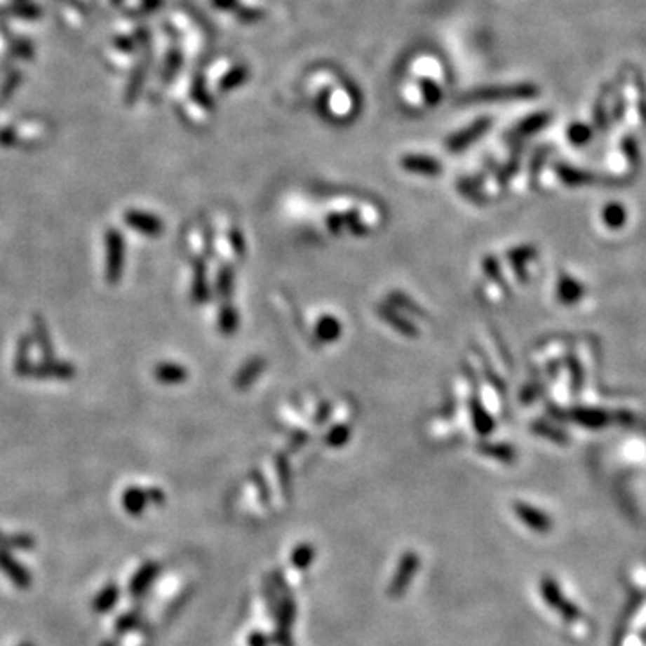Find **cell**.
I'll return each mask as SVG.
<instances>
[{
    "mask_svg": "<svg viewBox=\"0 0 646 646\" xmlns=\"http://www.w3.org/2000/svg\"><path fill=\"white\" fill-rule=\"evenodd\" d=\"M420 567V557L415 551H406L398 560L397 569H395V574L391 578L390 586H388V594L391 598H401L406 594L408 587L413 581L415 574L419 571Z\"/></svg>",
    "mask_w": 646,
    "mask_h": 646,
    "instance_id": "obj_1",
    "label": "cell"
},
{
    "mask_svg": "<svg viewBox=\"0 0 646 646\" xmlns=\"http://www.w3.org/2000/svg\"><path fill=\"white\" fill-rule=\"evenodd\" d=\"M541 594L544 598V602L548 603L551 609L557 610L558 614H562V618L565 621H574L577 618H580V612H578L577 605L569 602L567 598L562 594V591L558 589L557 581L553 580V578H542L541 581Z\"/></svg>",
    "mask_w": 646,
    "mask_h": 646,
    "instance_id": "obj_2",
    "label": "cell"
},
{
    "mask_svg": "<svg viewBox=\"0 0 646 646\" xmlns=\"http://www.w3.org/2000/svg\"><path fill=\"white\" fill-rule=\"evenodd\" d=\"M533 94L530 86H494V88H478L464 95L462 102H497L503 99L528 97Z\"/></svg>",
    "mask_w": 646,
    "mask_h": 646,
    "instance_id": "obj_3",
    "label": "cell"
},
{
    "mask_svg": "<svg viewBox=\"0 0 646 646\" xmlns=\"http://www.w3.org/2000/svg\"><path fill=\"white\" fill-rule=\"evenodd\" d=\"M295 616H297V607H295V600L291 598V594L284 598L278 605V612H276V632H275V642L278 646H289L291 642V626L295 623Z\"/></svg>",
    "mask_w": 646,
    "mask_h": 646,
    "instance_id": "obj_4",
    "label": "cell"
},
{
    "mask_svg": "<svg viewBox=\"0 0 646 646\" xmlns=\"http://www.w3.org/2000/svg\"><path fill=\"white\" fill-rule=\"evenodd\" d=\"M488 128H490V121H488V119H480V121L472 122L471 126H467L465 130L458 131V133L449 137L448 149L451 151V153H459V151L467 149L472 142H476L478 138L483 137V133Z\"/></svg>",
    "mask_w": 646,
    "mask_h": 646,
    "instance_id": "obj_5",
    "label": "cell"
},
{
    "mask_svg": "<svg viewBox=\"0 0 646 646\" xmlns=\"http://www.w3.org/2000/svg\"><path fill=\"white\" fill-rule=\"evenodd\" d=\"M513 512L517 513V517L528 528L535 530L537 533H548L551 530V519L544 512L535 509V506H530V504L525 503H516L513 504Z\"/></svg>",
    "mask_w": 646,
    "mask_h": 646,
    "instance_id": "obj_6",
    "label": "cell"
},
{
    "mask_svg": "<svg viewBox=\"0 0 646 646\" xmlns=\"http://www.w3.org/2000/svg\"><path fill=\"white\" fill-rule=\"evenodd\" d=\"M401 166L413 175L422 176H438L442 171V163L427 155H406L401 160Z\"/></svg>",
    "mask_w": 646,
    "mask_h": 646,
    "instance_id": "obj_7",
    "label": "cell"
},
{
    "mask_svg": "<svg viewBox=\"0 0 646 646\" xmlns=\"http://www.w3.org/2000/svg\"><path fill=\"white\" fill-rule=\"evenodd\" d=\"M0 571H4L6 577L20 589H27L31 586V574L27 573V569L18 564L4 549H0Z\"/></svg>",
    "mask_w": 646,
    "mask_h": 646,
    "instance_id": "obj_8",
    "label": "cell"
},
{
    "mask_svg": "<svg viewBox=\"0 0 646 646\" xmlns=\"http://www.w3.org/2000/svg\"><path fill=\"white\" fill-rule=\"evenodd\" d=\"M159 573L160 565L156 564V562H146V564L133 574V578H131L130 593L133 594V596H142V594L149 589L151 584L156 580Z\"/></svg>",
    "mask_w": 646,
    "mask_h": 646,
    "instance_id": "obj_9",
    "label": "cell"
},
{
    "mask_svg": "<svg viewBox=\"0 0 646 646\" xmlns=\"http://www.w3.org/2000/svg\"><path fill=\"white\" fill-rule=\"evenodd\" d=\"M149 503V494L137 487L128 488V490L124 492V496H122V506H124V510H126L128 513H131V516H140V513L147 509V504Z\"/></svg>",
    "mask_w": 646,
    "mask_h": 646,
    "instance_id": "obj_10",
    "label": "cell"
},
{
    "mask_svg": "<svg viewBox=\"0 0 646 646\" xmlns=\"http://www.w3.org/2000/svg\"><path fill=\"white\" fill-rule=\"evenodd\" d=\"M119 596H121V591H119L117 584H108L94 598V610L95 612H108L115 607Z\"/></svg>",
    "mask_w": 646,
    "mask_h": 646,
    "instance_id": "obj_11",
    "label": "cell"
},
{
    "mask_svg": "<svg viewBox=\"0 0 646 646\" xmlns=\"http://www.w3.org/2000/svg\"><path fill=\"white\" fill-rule=\"evenodd\" d=\"M314 332H316V336L320 337L321 342H336L337 337L342 336V325H339V321L336 318L325 314L318 321Z\"/></svg>",
    "mask_w": 646,
    "mask_h": 646,
    "instance_id": "obj_12",
    "label": "cell"
},
{
    "mask_svg": "<svg viewBox=\"0 0 646 646\" xmlns=\"http://www.w3.org/2000/svg\"><path fill=\"white\" fill-rule=\"evenodd\" d=\"M314 557H316V549H314V546L309 544V542H304V544H298L297 548L293 549V553H291V564H293V567L298 569V571H305V569L313 564Z\"/></svg>",
    "mask_w": 646,
    "mask_h": 646,
    "instance_id": "obj_13",
    "label": "cell"
},
{
    "mask_svg": "<svg viewBox=\"0 0 646 646\" xmlns=\"http://www.w3.org/2000/svg\"><path fill=\"white\" fill-rule=\"evenodd\" d=\"M130 221L131 224L138 228V232L149 234V236H156V234L162 232V221L149 214H131V217L128 215V223Z\"/></svg>",
    "mask_w": 646,
    "mask_h": 646,
    "instance_id": "obj_14",
    "label": "cell"
},
{
    "mask_svg": "<svg viewBox=\"0 0 646 646\" xmlns=\"http://www.w3.org/2000/svg\"><path fill=\"white\" fill-rule=\"evenodd\" d=\"M250 78V69L246 65H239L234 67L230 72L221 79V90L223 92H228V90H236L237 86H241L243 83L248 81Z\"/></svg>",
    "mask_w": 646,
    "mask_h": 646,
    "instance_id": "obj_15",
    "label": "cell"
},
{
    "mask_svg": "<svg viewBox=\"0 0 646 646\" xmlns=\"http://www.w3.org/2000/svg\"><path fill=\"white\" fill-rule=\"evenodd\" d=\"M262 366H264V361H262L260 358L255 359V361L248 363V365L244 366L243 370H241L239 377H237V386H239V388L248 386L250 382H252L253 379L257 377V374H259V372L262 370Z\"/></svg>",
    "mask_w": 646,
    "mask_h": 646,
    "instance_id": "obj_16",
    "label": "cell"
},
{
    "mask_svg": "<svg viewBox=\"0 0 646 646\" xmlns=\"http://www.w3.org/2000/svg\"><path fill=\"white\" fill-rule=\"evenodd\" d=\"M420 90H422L424 99H426L427 105L436 106L442 101V88H440L433 79H420Z\"/></svg>",
    "mask_w": 646,
    "mask_h": 646,
    "instance_id": "obj_17",
    "label": "cell"
},
{
    "mask_svg": "<svg viewBox=\"0 0 646 646\" xmlns=\"http://www.w3.org/2000/svg\"><path fill=\"white\" fill-rule=\"evenodd\" d=\"M185 370L178 365H162L156 368V377L163 382H180L185 379Z\"/></svg>",
    "mask_w": 646,
    "mask_h": 646,
    "instance_id": "obj_18",
    "label": "cell"
},
{
    "mask_svg": "<svg viewBox=\"0 0 646 646\" xmlns=\"http://www.w3.org/2000/svg\"><path fill=\"white\" fill-rule=\"evenodd\" d=\"M182 61L183 58L180 49H173L171 53H169V56H167L166 60V67H163V81H171V79L175 78L176 72H178L180 67H182Z\"/></svg>",
    "mask_w": 646,
    "mask_h": 646,
    "instance_id": "obj_19",
    "label": "cell"
},
{
    "mask_svg": "<svg viewBox=\"0 0 646 646\" xmlns=\"http://www.w3.org/2000/svg\"><path fill=\"white\" fill-rule=\"evenodd\" d=\"M34 541L29 535H13L6 537L0 533V548H17V549H31Z\"/></svg>",
    "mask_w": 646,
    "mask_h": 646,
    "instance_id": "obj_20",
    "label": "cell"
},
{
    "mask_svg": "<svg viewBox=\"0 0 646 646\" xmlns=\"http://www.w3.org/2000/svg\"><path fill=\"white\" fill-rule=\"evenodd\" d=\"M237 325H239V318H237V311L234 309L232 305L230 307H224L221 311V318H220V327L224 334H234L236 332Z\"/></svg>",
    "mask_w": 646,
    "mask_h": 646,
    "instance_id": "obj_21",
    "label": "cell"
},
{
    "mask_svg": "<svg viewBox=\"0 0 646 646\" xmlns=\"http://www.w3.org/2000/svg\"><path fill=\"white\" fill-rule=\"evenodd\" d=\"M381 314H382V318H384V320L390 321L391 325H393L395 329L398 330V332L406 334V336H415V334H417V332H415L413 325H411L410 321L403 320V318H398L397 314L393 313V311H390V309H381Z\"/></svg>",
    "mask_w": 646,
    "mask_h": 646,
    "instance_id": "obj_22",
    "label": "cell"
},
{
    "mask_svg": "<svg viewBox=\"0 0 646 646\" xmlns=\"http://www.w3.org/2000/svg\"><path fill=\"white\" fill-rule=\"evenodd\" d=\"M237 20L243 22V24H257V22L264 20L266 18V11L264 9H257V8H237Z\"/></svg>",
    "mask_w": 646,
    "mask_h": 646,
    "instance_id": "obj_23",
    "label": "cell"
},
{
    "mask_svg": "<svg viewBox=\"0 0 646 646\" xmlns=\"http://www.w3.org/2000/svg\"><path fill=\"white\" fill-rule=\"evenodd\" d=\"M480 451L487 456H496V458L501 459V462H512V458H513L512 449L503 448V445H490V443L487 445V443H481Z\"/></svg>",
    "mask_w": 646,
    "mask_h": 646,
    "instance_id": "obj_24",
    "label": "cell"
},
{
    "mask_svg": "<svg viewBox=\"0 0 646 646\" xmlns=\"http://www.w3.org/2000/svg\"><path fill=\"white\" fill-rule=\"evenodd\" d=\"M350 438V427L349 426H337L327 436V443L330 448H342L343 443H346V440Z\"/></svg>",
    "mask_w": 646,
    "mask_h": 646,
    "instance_id": "obj_25",
    "label": "cell"
},
{
    "mask_svg": "<svg viewBox=\"0 0 646 646\" xmlns=\"http://www.w3.org/2000/svg\"><path fill=\"white\" fill-rule=\"evenodd\" d=\"M192 95H194V99L199 105H203L205 108H212V99L210 95H208L207 88H205L203 78H199V76L194 79V83H192Z\"/></svg>",
    "mask_w": 646,
    "mask_h": 646,
    "instance_id": "obj_26",
    "label": "cell"
},
{
    "mask_svg": "<svg viewBox=\"0 0 646 646\" xmlns=\"http://www.w3.org/2000/svg\"><path fill=\"white\" fill-rule=\"evenodd\" d=\"M138 619H140L138 618V612H135V610L122 614L121 618L117 619V625H115V628H117L119 634H126V632H131L133 628H137Z\"/></svg>",
    "mask_w": 646,
    "mask_h": 646,
    "instance_id": "obj_27",
    "label": "cell"
},
{
    "mask_svg": "<svg viewBox=\"0 0 646 646\" xmlns=\"http://www.w3.org/2000/svg\"><path fill=\"white\" fill-rule=\"evenodd\" d=\"M217 288H220V295H223V297H227V295H232V289H234V273H232V269H230V271H228V269L221 271L220 282H217Z\"/></svg>",
    "mask_w": 646,
    "mask_h": 646,
    "instance_id": "obj_28",
    "label": "cell"
},
{
    "mask_svg": "<svg viewBox=\"0 0 646 646\" xmlns=\"http://www.w3.org/2000/svg\"><path fill=\"white\" fill-rule=\"evenodd\" d=\"M630 626H632L634 632H639V630L645 628L646 626V603H642V605L635 610L632 619H630Z\"/></svg>",
    "mask_w": 646,
    "mask_h": 646,
    "instance_id": "obj_29",
    "label": "cell"
},
{
    "mask_svg": "<svg viewBox=\"0 0 646 646\" xmlns=\"http://www.w3.org/2000/svg\"><path fill=\"white\" fill-rule=\"evenodd\" d=\"M632 581L638 587H646V565H635L632 571Z\"/></svg>",
    "mask_w": 646,
    "mask_h": 646,
    "instance_id": "obj_30",
    "label": "cell"
},
{
    "mask_svg": "<svg viewBox=\"0 0 646 646\" xmlns=\"http://www.w3.org/2000/svg\"><path fill=\"white\" fill-rule=\"evenodd\" d=\"M212 6L221 11H237L239 0H212Z\"/></svg>",
    "mask_w": 646,
    "mask_h": 646,
    "instance_id": "obj_31",
    "label": "cell"
},
{
    "mask_svg": "<svg viewBox=\"0 0 646 646\" xmlns=\"http://www.w3.org/2000/svg\"><path fill=\"white\" fill-rule=\"evenodd\" d=\"M619 646H645V641H642L641 635H639L638 632L632 630V632H628V634L621 639Z\"/></svg>",
    "mask_w": 646,
    "mask_h": 646,
    "instance_id": "obj_32",
    "label": "cell"
},
{
    "mask_svg": "<svg viewBox=\"0 0 646 646\" xmlns=\"http://www.w3.org/2000/svg\"><path fill=\"white\" fill-rule=\"evenodd\" d=\"M144 74H146V65L137 67V70H135L133 83H131V86H130V88H131V97H133V95L138 92V88H140V83H142V79H144Z\"/></svg>",
    "mask_w": 646,
    "mask_h": 646,
    "instance_id": "obj_33",
    "label": "cell"
},
{
    "mask_svg": "<svg viewBox=\"0 0 646 646\" xmlns=\"http://www.w3.org/2000/svg\"><path fill=\"white\" fill-rule=\"evenodd\" d=\"M248 646H269V639L262 632H253L248 638Z\"/></svg>",
    "mask_w": 646,
    "mask_h": 646,
    "instance_id": "obj_34",
    "label": "cell"
},
{
    "mask_svg": "<svg viewBox=\"0 0 646 646\" xmlns=\"http://www.w3.org/2000/svg\"><path fill=\"white\" fill-rule=\"evenodd\" d=\"M160 6H162V0H144V8H146V11L159 9Z\"/></svg>",
    "mask_w": 646,
    "mask_h": 646,
    "instance_id": "obj_35",
    "label": "cell"
},
{
    "mask_svg": "<svg viewBox=\"0 0 646 646\" xmlns=\"http://www.w3.org/2000/svg\"><path fill=\"white\" fill-rule=\"evenodd\" d=\"M117 47H121V49H124V51H131V49H133V43H131V41L128 40V38H119Z\"/></svg>",
    "mask_w": 646,
    "mask_h": 646,
    "instance_id": "obj_36",
    "label": "cell"
},
{
    "mask_svg": "<svg viewBox=\"0 0 646 646\" xmlns=\"http://www.w3.org/2000/svg\"><path fill=\"white\" fill-rule=\"evenodd\" d=\"M20 646H34L33 642H24V645H20Z\"/></svg>",
    "mask_w": 646,
    "mask_h": 646,
    "instance_id": "obj_37",
    "label": "cell"
},
{
    "mask_svg": "<svg viewBox=\"0 0 646 646\" xmlns=\"http://www.w3.org/2000/svg\"><path fill=\"white\" fill-rule=\"evenodd\" d=\"M289 646H293V645H289Z\"/></svg>",
    "mask_w": 646,
    "mask_h": 646,
    "instance_id": "obj_38",
    "label": "cell"
}]
</instances>
